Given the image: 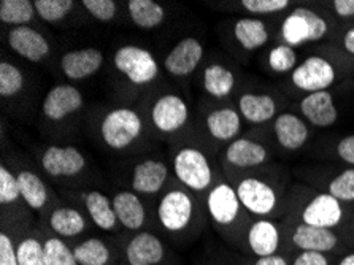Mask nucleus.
Returning <instances> with one entry per match:
<instances>
[{
    "label": "nucleus",
    "instance_id": "36",
    "mask_svg": "<svg viewBox=\"0 0 354 265\" xmlns=\"http://www.w3.org/2000/svg\"><path fill=\"white\" fill-rule=\"evenodd\" d=\"M43 250H45L46 265H78L73 254V248L68 246L57 235L45 237Z\"/></svg>",
    "mask_w": 354,
    "mask_h": 265
},
{
    "label": "nucleus",
    "instance_id": "15",
    "mask_svg": "<svg viewBox=\"0 0 354 265\" xmlns=\"http://www.w3.org/2000/svg\"><path fill=\"white\" fill-rule=\"evenodd\" d=\"M41 169L53 178L78 175L86 167V158L75 146H48L40 159Z\"/></svg>",
    "mask_w": 354,
    "mask_h": 265
},
{
    "label": "nucleus",
    "instance_id": "10",
    "mask_svg": "<svg viewBox=\"0 0 354 265\" xmlns=\"http://www.w3.org/2000/svg\"><path fill=\"white\" fill-rule=\"evenodd\" d=\"M113 61L118 72L137 86L153 83L159 75L156 57L142 46L124 45L118 48Z\"/></svg>",
    "mask_w": 354,
    "mask_h": 265
},
{
    "label": "nucleus",
    "instance_id": "22",
    "mask_svg": "<svg viewBox=\"0 0 354 265\" xmlns=\"http://www.w3.org/2000/svg\"><path fill=\"white\" fill-rule=\"evenodd\" d=\"M104 64V53L97 48H83L64 54L61 57V70L68 80L78 81L93 77Z\"/></svg>",
    "mask_w": 354,
    "mask_h": 265
},
{
    "label": "nucleus",
    "instance_id": "43",
    "mask_svg": "<svg viewBox=\"0 0 354 265\" xmlns=\"http://www.w3.org/2000/svg\"><path fill=\"white\" fill-rule=\"evenodd\" d=\"M339 256L316 251H300L291 256V265H337Z\"/></svg>",
    "mask_w": 354,
    "mask_h": 265
},
{
    "label": "nucleus",
    "instance_id": "9",
    "mask_svg": "<svg viewBox=\"0 0 354 265\" xmlns=\"http://www.w3.org/2000/svg\"><path fill=\"white\" fill-rule=\"evenodd\" d=\"M175 176L181 185L194 192H202L212 186L213 170L208 158L201 149L186 146L174 158Z\"/></svg>",
    "mask_w": 354,
    "mask_h": 265
},
{
    "label": "nucleus",
    "instance_id": "2",
    "mask_svg": "<svg viewBox=\"0 0 354 265\" xmlns=\"http://www.w3.org/2000/svg\"><path fill=\"white\" fill-rule=\"evenodd\" d=\"M351 205L340 202L330 194L296 188L288 197L286 218L321 229H346Z\"/></svg>",
    "mask_w": 354,
    "mask_h": 265
},
{
    "label": "nucleus",
    "instance_id": "23",
    "mask_svg": "<svg viewBox=\"0 0 354 265\" xmlns=\"http://www.w3.org/2000/svg\"><path fill=\"white\" fill-rule=\"evenodd\" d=\"M169 178V169L162 161L145 159L133 167L131 186L136 194L154 196L165 186Z\"/></svg>",
    "mask_w": 354,
    "mask_h": 265
},
{
    "label": "nucleus",
    "instance_id": "47",
    "mask_svg": "<svg viewBox=\"0 0 354 265\" xmlns=\"http://www.w3.org/2000/svg\"><path fill=\"white\" fill-rule=\"evenodd\" d=\"M329 7L339 19H354V0H334Z\"/></svg>",
    "mask_w": 354,
    "mask_h": 265
},
{
    "label": "nucleus",
    "instance_id": "29",
    "mask_svg": "<svg viewBox=\"0 0 354 265\" xmlns=\"http://www.w3.org/2000/svg\"><path fill=\"white\" fill-rule=\"evenodd\" d=\"M50 229L55 232L59 239H75L80 237L88 227L84 214L72 207H57L53 210L48 219Z\"/></svg>",
    "mask_w": 354,
    "mask_h": 265
},
{
    "label": "nucleus",
    "instance_id": "44",
    "mask_svg": "<svg viewBox=\"0 0 354 265\" xmlns=\"http://www.w3.org/2000/svg\"><path fill=\"white\" fill-rule=\"evenodd\" d=\"M0 265H19L16 243L7 232L0 234Z\"/></svg>",
    "mask_w": 354,
    "mask_h": 265
},
{
    "label": "nucleus",
    "instance_id": "24",
    "mask_svg": "<svg viewBox=\"0 0 354 265\" xmlns=\"http://www.w3.org/2000/svg\"><path fill=\"white\" fill-rule=\"evenodd\" d=\"M310 181L318 186V191L330 194L346 205L354 203V167H343L329 173L321 172Z\"/></svg>",
    "mask_w": 354,
    "mask_h": 265
},
{
    "label": "nucleus",
    "instance_id": "11",
    "mask_svg": "<svg viewBox=\"0 0 354 265\" xmlns=\"http://www.w3.org/2000/svg\"><path fill=\"white\" fill-rule=\"evenodd\" d=\"M245 253L253 257H267L283 253L281 219H251L245 234Z\"/></svg>",
    "mask_w": 354,
    "mask_h": 265
},
{
    "label": "nucleus",
    "instance_id": "26",
    "mask_svg": "<svg viewBox=\"0 0 354 265\" xmlns=\"http://www.w3.org/2000/svg\"><path fill=\"white\" fill-rule=\"evenodd\" d=\"M113 208L120 223L124 229L137 232L147 223V210L133 191H120L113 197Z\"/></svg>",
    "mask_w": 354,
    "mask_h": 265
},
{
    "label": "nucleus",
    "instance_id": "42",
    "mask_svg": "<svg viewBox=\"0 0 354 265\" xmlns=\"http://www.w3.org/2000/svg\"><path fill=\"white\" fill-rule=\"evenodd\" d=\"M82 5L86 8V12H89V15L100 23L113 21L118 12L116 2L113 0H83Z\"/></svg>",
    "mask_w": 354,
    "mask_h": 265
},
{
    "label": "nucleus",
    "instance_id": "27",
    "mask_svg": "<svg viewBox=\"0 0 354 265\" xmlns=\"http://www.w3.org/2000/svg\"><path fill=\"white\" fill-rule=\"evenodd\" d=\"M241 121H243V118H241L239 108L223 107L213 110L207 116L205 124L208 132L214 140H218V142H234L235 138H239L241 132Z\"/></svg>",
    "mask_w": 354,
    "mask_h": 265
},
{
    "label": "nucleus",
    "instance_id": "40",
    "mask_svg": "<svg viewBox=\"0 0 354 265\" xmlns=\"http://www.w3.org/2000/svg\"><path fill=\"white\" fill-rule=\"evenodd\" d=\"M239 5L250 15L267 16L286 12L291 7V2L289 0H241Z\"/></svg>",
    "mask_w": 354,
    "mask_h": 265
},
{
    "label": "nucleus",
    "instance_id": "39",
    "mask_svg": "<svg viewBox=\"0 0 354 265\" xmlns=\"http://www.w3.org/2000/svg\"><path fill=\"white\" fill-rule=\"evenodd\" d=\"M24 88V75L21 70L10 62L0 64V95L3 99L13 97Z\"/></svg>",
    "mask_w": 354,
    "mask_h": 265
},
{
    "label": "nucleus",
    "instance_id": "17",
    "mask_svg": "<svg viewBox=\"0 0 354 265\" xmlns=\"http://www.w3.org/2000/svg\"><path fill=\"white\" fill-rule=\"evenodd\" d=\"M83 105L84 97L82 91L72 84H57L46 93L41 104V111L48 120L61 121L82 110Z\"/></svg>",
    "mask_w": 354,
    "mask_h": 265
},
{
    "label": "nucleus",
    "instance_id": "32",
    "mask_svg": "<svg viewBox=\"0 0 354 265\" xmlns=\"http://www.w3.org/2000/svg\"><path fill=\"white\" fill-rule=\"evenodd\" d=\"M127 10L132 23L140 29H156L165 21V8L154 0H129Z\"/></svg>",
    "mask_w": 354,
    "mask_h": 265
},
{
    "label": "nucleus",
    "instance_id": "37",
    "mask_svg": "<svg viewBox=\"0 0 354 265\" xmlns=\"http://www.w3.org/2000/svg\"><path fill=\"white\" fill-rule=\"evenodd\" d=\"M19 265H46L43 240L35 235H26L16 243Z\"/></svg>",
    "mask_w": 354,
    "mask_h": 265
},
{
    "label": "nucleus",
    "instance_id": "20",
    "mask_svg": "<svg viewBox=\"0 0 354 265\" xmlns=\"http://www.w3.org/2000/svg\"><path fill=\"white\" fill-rule=\"evenodd\" d=\"M7 42L12 50L29 62H41L51 53L48 40L39 30L29 26H19L10 29Z\"/></svg>",
    "mask_w": 354,
    "mask_h": 265
},
{
    "label": "nucleus",
    "instance_id": "14",
    "mask_svg": "<svg viewBox=\"0 0 354 265\" xmlns=\"http://www.w3.org/2000/svg\"><path fill=\"white\" fill-rule=\"evenodd\" d=\"M280 99L269 91H246L239 97V111L253 126L272 122L280 115Z\"/></svg>",
    "mask_w": 354,
    "mask_h": 265
},
{
    "label": "nucleus",
    "instance_id": "12",
    "mask_svg": "<svg viewBox=\"0 0 354 265\" xmlns=\"http://www.w3.org/2000/svg\"><path fill=\"white\" fill-rule=\"evenodd\" d=\"M223 158L230 169L251 172L269 164L270 149L259 140L239 137L227 145Z\"/></svg>",
    "mask_w": 354,
    "mask_h": 265
},
{
    "label": "nucleus",
    "instance_id": "6",
    "mask_svg": "<svg viewBox=\"0 0 354 265\" xmlns=\"http://www.w3.org/2000/svg\"><path fill=\"white\" fill-rule=\"evenodd\" d=\"M342 77V68L324 54H310L289 75V84L305 95L329 91Z\"/></svg>",
    "mask_w": 354,
    "mask_h": 265
},
{
    "label": "nucleus",
    "instance_id": "16",
    "mask_svg": "<svg viewBox=\"0 0 354 265\" xmlns=\"http://www.w3.org/2000/svg\"><path fill=\"white\" fill-rule=\"evenodd\" d=\"M272 132L278 146L289 153L302 149L310 138L308 122L292 111H281L272 121Z\"/></svg>",
    "mask_w": 354,
    "mask_h": 265
},
{
    "label": "nucleus",
    "instance_id": "18",
    "mask_svg": "<svg viewBox=\"0 0 354 265\" xmlns=\"http://www.w3.org/2000/svg\"><path fill=\"white\" fill-rule=\"evenodd\" d=\"M189 120V108L176 94L160 95L151 108V121L160 132L171 134L185 127Z\"/></svg>",
    "mask_w": 354,
    "mask_h": 265
},
{
    "label": "nucleus",
    "instance_id": "3",
    "mask_svg": "<svg viewBox=\"0 0 354 265\" xmlns=\"http://www.w3.org/2000/svg\"><path fill=\"white\" fill-rule=\"evenodd\" d=\"M283 224V253L292 254L300 251H316L343 256L354 250V235L348 229H321L297 221L284 218Z\"/></svg>",
    "mask_w": 354,
    "mask_h": 265
},
{
    "label": "nucleus",
    "instance_id": "45",
    "mask_svg": "<svg viewBox=\"0 0 354 265\" xmlns=\"http://www.w3.org/2000/svg\"><path fill=\"white\" fill-rule=\"evenodd\" d=\"M335 158L348 167H354V134L340 138L334 146Z\"/></svg>",
    "mask_w": 354,
    "mask_h": 265
},
{
    "label": "nucleus",
    "instance_id": "4",
    "mask_svg": "<svg viewBox=\"0 0 354 265\" xmlns=\"http://www.w3.org/2000/svg\"><path fill=\"white\" fill-rule=\"evenodd\" d=\"M207 210L219 232L235 248L245 251V234L253 218L241 205L235 186L224 180L213 185L207 196Z\"/></svg>",
    "mask_w": 354,
    "mask_h": 265
},
{
    "label": "nucleus",
    "instance_id": "21",
    "mask_svg": "<svg viewBox=\"0 0 354 265\" xmlns=\"http://www.w3.org/2000/svg\"><path fill=\"white\" fill-rule=\"evenodd\" d=\"M203 57V45L194 37H186L171 48L164 61V68L171 77H187Z\"/></svg>",
    "mask_w": 354,
    "mask_h": 265
},
{
    "label": "nucleus",
    "instance_id": "1",
    "mask_svg": "<svg viewBox=\"0 0 354 265\" xmlns=\"http://www.w3.org/2000/svg\"><path fill=\"white\" fill-rule=\"evenodd\" d=\"M234 186L241 205L251 218L281 219L288 213L284 183L266 167L246 172Z\"/></svg>",
    "mask_w": 354,
    "mask_h": 265
},
{
    "label": "nucleus",
    "instance_id": "33",
    "mask_svg": "<svg viewBox=\"0 0 354 265\" xmlns=\"http://www.w3.org/2000/svg\"><path fill=\"white\" fill-rule=\"evenodd\" d=\"M16 176H18L21 197L24 199V202L35 212L45 207L50 196H48V189L41 178L30 170H19Z\"/></svg>",
    "mask_w": 354,
    "mask_h": 265
},
{
    "label": "nucleus",
    "instance_id": "13",
    "mask_svg": "<svg viewBox=\"0 0 354 265\" xmlns=\"http://www.w3.org/2000/svg\"><path fill=\"white\" fill-rule=\"evenodd\" d=\"M167 254L164 240L149 230L137 232L124 245L127 265H162L167 261Z\"/></svg>",
    "mask_w": 354,
    "mask_h": 265
},
{
    "label": "nucleus",
    "instance_id": "46",
    "mask_svg": "<svg viewBox=\"0 0 354 265\" xmlns=\"http://www.w3.org/2000/svg\"><path fill=\"white\" fill-rule=\"evenodd\" d=\"M237 265H291V256L284 253H278L267 257L245 256L240 262H237Z\"/></svg>",
    "mask_w": 354,
    "mask_h": 265
},
{
    "label": "nucleus",
    "instance_id": "50",
    "mask_svg": "<svg viewBox=\"0 0 354 265\" xmlns=\"http://www.w3.org/2000/svg\"><path fill=\"white\" fill-rule=\"evenodd\" d=\"M346 229L351 232V234L354 235V208H353V212H351V216H350V219H348V224H346Z\"/></svg>",
    "mask_w": 354,
    "mask_h": 265
},
{
    "label": "nucleus",
    "instance_id": "48",
    "mask_svg": "<svg viewBox=\"0 0 354 265\" xmlns=\"http://www.w3.org/2000/svg\"><path fill=\"white\" fill-rule=\"evenodd\" d=\"M342 50L345 51L348 56L354 57V24L348 26L340 37Z\"/></svg>",
    "mask_w": 354,
    "mask_h": 265
},
{
    "label": "nucleus",
    "instance_id": "41",
    "mask_svg": "<svg viewBox=\"0 0 354 265\" xmlns=\"http://www.w3.org/2000/svg\"><path fill=\"white\" fill-rule=\"evenodd\" d=\"M21 199L18 176L13 175L7 167H0V203L12 205Z\"/></svg>",
    "mask_w": 354,
    "mask_h": 265
},
{
    "label": "nucleus",
    "instance_id": "7",
    "mask_svg": "<svg viewBox=\"0 0 354 265\" xmlns=\"http://www.w3.org/2000/svg\"><path fill=\"white\" fill-rule=\"evenodd\" d=\"M158 221L170 235H185L191 230L196 218V203L183 189L165 192L158 203Z\"/></svg>",
    "mask_w": 354,
    "mask_h": 265
},
{
    "label": "nucleus",
    "instance_id": "19",
    "mask_svg": "<svg viewBox=\"0 0 354 265\" xmlns=\"http://www.w3.org/2000/svg\"><path fill=\"white\" fill-rule=\"evenodd\" d=\"M299 111L305 121L319 129H327L339 121V110L330 91L304 95L299 102Z\"/></svg>",
    "mask_w": 354,
    "mask_h": 265
},
{
    "label": "nucleus",
    "instance_id": "28",
    "mask_svg": "<svg viewBox=\"0 0 354 265\" xmlns=\"http://www.w3.org/2000/svg\"><path fill=\"white\" fill-rule=\"evenodd\" d=\"M86 212L93 223L104 232H115L118 227V218L113 208V200L99 191H88L82 194Z\"/></svg>",
    "mask_w": 354,
    "mask_h": 265
},
{
    "label": "nucleus",
    "instance_id": "5",
    "mask_svg": "<svg viewBox=\"0 0 354 265\" xmlns=\"http://www.w3.org/2000/svg\"><path fill=\"white\" fill-rule=\"evenodd\" d=\"M330 32V19L326 15L308 7H296L281 21L280 39L297 50L329 39Z\"/></svg>",
    "mask_w": 354,
    "mask_h": 265
},
{
    "label": "nucleus",
    "instance_id": "38",
    "mask_svg": "<svg viewBox=\"0 0 354 265\" xmlns=\"http://www.w3.org/2000/svg\"><path fill=\"white\" fill-rule=\"evenodd\" d=\"M72 0H35L37 15L46 23H59L73 10Z\"/></svg>",
    "mask_w": 354,
    "mask_h": 265
},
{
    "label": "nucleus",
    "instance_id": "49",
    "mask_svg": "<svg viewBox=\"0 0 354 265\" xmlns=\"http://www.w3.org/2000/svg\"><path fill=\"white\" fill-rule=\"evenodd\" d=\"M337 265H354V250L348 251L339 257Z\"/></svg>",
    "mask_w": 354,
    "mask_h": 265
},
{
    "label": "nucleus",
    "instance_id": "31",
    "mask_svg": "<svg viewBox=\"0 0 354 265\" xmlns=\"http://www.w3.org/2000/svg\"><path fill=\"white\" fill-rule=\"evenodd\" d=\"M73 254L78 265H110L113 262V248L97 237L78 241L73 246Z\"/></svg>",
    "mask_w": 354,
    "mask_h": 265
},
{
    "label": "nucleus",
    "instance_id": "30",
    "mask_svg": "<svg viewBox=\"0 0 354 265\" xmlns=\"http://www.w3.org/2000/svg\"><path fill=\"white\" fill-rule=\"evenodd\" d=\"M237 86L235 73L223 64H210L203 72V88L214 99H226Z\"/></svg>",
    "mask_w": 354,
    "mask_h": 265
},
{
    "label": "nucleus",
    "instance_id": "34",
    "mask_svg": "<svg viewBox=\"0 0 354 265\" xmlns=\"http://www.w3.org/2000/svg\"><path fill=\"white\" fill-rule=\"evenodd\" d=\"M267 67L275 75H291L294 68L299 66V54L296 48L286 45V43H277L273 45L266 56Z\"/></svg>",
    "mask_w": 354,
    "mask_h": 265
},
{
    "label": "nucleus",
    "instance_id": "25",
    "mask_svg": "<svg viewBox=\"0 0 354 265\" xmlns=\"http://www.w3.org/2000/svg\"><path fill=\"white\" fill-rule=\"evenodd\" d=\"M234 39L246 53H254L264 48L270 40V27L261 18H240L232 29Z\"/></svg>",
    "mask_w": 354,
    "mask_h": 265
},
{
    "label": "nucleus",
    "instance_id": "35",
    "mask_svg": "<svg viewBox=\"0 0 354 265\" xmlns=\"http://www.w3.org/2000/svg\"><path fill=\"white\" fill-rule=\"evenodd\" d=\"M35 15L34 2L29 0H2L0 2V21L8 26H28Z\"/></svg>",
    "mask_w": 354,
    "mask_h": 265
},
{
    "label": "nucleus",
    "instance_id": "8",
    "mask_svg": "<svg viewBox=\"0 0 354 265\" xmlns=\"http://www.w3.org/2000/svg\"><path fill=\"white\" fill-rule=\"evenodd\" d=\"M142 129V116L132 108L122 107L106 113L100 124V135L109 148L122 151L140 137Z\"/></svg>",
    "mask_w": 354,
    "mask_h": 265
}]
</instances>
